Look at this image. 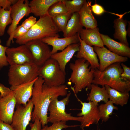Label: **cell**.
I'll return each instance as SVG.
<instances>
[{
    "label": "cell",
    "mask_w": 130,
    "mask_h": 130,
    "mask_svg": "<svg viewBox=\"0 0 130 130\" xmlns=\"http://www.w3.org/2000/svg\"><path fill=\"white\" fill-rule=\"evenodd\" d=\"M79 34L80 39L88 45L91 46L104 47L98 28L82 29Z\"/></svg>",
    "instance_id": "20"
},
{
    "label": "cell",
    "mask_w": 130,
    "mask_h": 130,
    "mask_svg": "<svg viewBox=\"0 0 130 130\" xmlns=\"http://www.w3.org/2000/svg\"><path fill=\"white\" fill-rule=\"evenodd\" d=\"M94 52L98 55L99 60V70L103 71L112 64L117 62L123 63L127 61L128 58L119 55L111 52L104 47H100L94 46Z\"/></svg>",
    "instance_id": "13"
},
{
    "label": "cell",
    "mask_w": 130,
    "mask_h": 130,
    "mask_svg": "<svg viewBox=\"0 0 130 130\" xmlns=\"http://www.w3.org/2000/svg\"><path fill=\"white\" fill-rule=\"evenodd\" d=\"M38 74L44 83L50 87L64 84L65 82L66 73L61 70L57 62L51 58L39 67Z\"/></svg>",
    "instance_id": "6"
},
{
    "label": "cell",
    "mask_w": 130,
    "mask_h": 130,
    "mask_svg": "<svg viewBox=\"0 0 130 130\" xmlns=\"http://www.w3.org/2000/svg\"><path fill=\"white\" fill-rule=\"evenodd\" d=\"M89 63L83 58H78L74 63L69 65L72 70L69 80L74 84L71 88L77 94L85 88L90 89L94 78L95 69L92 68Z\"/></svg>",
    "instance_id": "3"
},
{
    "label": "cell",
    "mask_w": 130,
    "mask_h": 130,
    "mask_svg": "<svg viewBox=\"0 0 130 130\" xmlns=\"http://www.w3.org/2000/svg\"><path fill=\"white\" fill-rule=\"evenodd\" d=\"M71 94V92L68 93L65 98L60 101L58 100V97L52 100L48 108L49 115L48 117V122L53 123L61 121H82V117H74L72 116L71 113H67L65 111L66 106L69 102Z\"/></svg>",
    "instance_id": "7"
},
{
    "label": "cell",
    "mask_w": 130,
    "mask_h": 130,
    "mask_svg": "<svg viewBox=\"0 0 130 130\" xmlns=\"http://www.w3.org/2000/svg\"><path fill=\"white\" fill-rule=\"evenodd\" d=\"M90 89L87 101L98 104L101 101L106 103L109 100V95L104 86L101 87L98 85L92 84Z\"/></svg>",
    "instance_id": "24"
},
{
    "label": "cell",
    "mask_w": 130,
    "mask_h": 130,
    "mask_svg": "<svg viewBox=\"0 0 130 130\" xmlns=\"http://www.w3.org/2000/svg\"><path fill=\"white\" fill-rule=\"evenodd\" d=\"M25 45L32 55L34 63L39 67L51 58L52 54L49 47L40 39L32 40Z\"/></svg>",
    "instance_id": "11"
},
{
    "label": "cell",
    "mask_w": 130,
    "mask_h": 130,
    "mask_svg": "<svg viewBox=\"0 0 130 130\" xmlns=\"http://www.w3.org/2000/svg\"><path fill=\"white\" fill-rule=\"evenodd\" d=\"M72 15L67 12L52 18L56 25L63 33L64 32L67 22Z\"/></svg>",
    "instance_id": "30"
},
{
    "label": "cell",
    "mask_w": 130,
    "mask_h": 130,
    "mask_svg": "<svg viewBox=\"0 0 130 130\" xmlns=\"http://www.w3.org/2000/svg\"><path fill=\"white\" fill-rule=\"evenodd\" d=\"M17 0H0V8H4L6 10H9L12 5L14 4Z\"/></svg>",
    "instance_id": "38"
},
{
    "label": "cell",
    "mask_w": 130,
    "mask_h": 130,
    "mask_svg": "<svg viewBox=\"0 0 130 130\" xmlns=\"http://www.w3.org/2000/svg\"><path fill=\"white\" fill-rule=\"evenodd\" d=\"M121 63H113L103 71H100L98 69H95L92 84L102 86L106 85L119 91L129 92L130 81L121 77V74L123 70Z\"/></svg>",
    "instance_id": "2"
},
{
    "label": "cell",
    "mask_w": 130,
    "mask_h": 130,
    "mask_svg": "<svg viewBox=\"0 0 130 130\" xmlns=\"http://www.w3.org/2000/svg\"><path fill=\"white\" fill-rule=\"evenodd\" d=\"M104 45L108 50L119 55L130 58V48L125 44L115 41L108 35L100 33Z\"/></svg>",
    "instance_id": "19"
},
{
    "label": "cell",
    "mask_w": 130,
    "mask_h": 130,
    "mask_svg": "<svg viewBox=\"0 0 130 130\" xmlns=\"http://www.w3.org/2000/svg\"><path fill=\"white\" fill-rule=\"evenodd\" d=\"M80 45V42L71 44L61 52L52 54L51 58L56 61L61 70L66 73L65 68L67 64L72 58L75 52L79 51Z\"/></svg>",
    "instance_id": "18"
},
{
    "label": "cell",
    "mask_w": 130,
    "mask_h": 130,
    "mask_svg": "<svg viewBox=\"0 0 130 130\" xmlns=\"http://www.w3.org/2000/svg\"><path fill=\"white\" fill-rule=\"evenodd\" d=\"M60 31L52 18L47 15L40 17L27 33L21 38L16 39L15 42L21 45L32 40L41 39L45 37H59L58 33Z\"/></svg>",
    "instance_id": "4"
},
{
    "label": "cell",
    "mask_w": 130,
    "mask_h": 130,
    "mask_svg": "<svg viewBox=\"0 0 130 130\" xmlns=\"http://www.w3.org/2000/svg\"><path fill=\"white\" fill-rule=\"evenodd\" d=\"M79 38L80 45L76 57L78 58L85 59L89 63L92 68L98 69L99 67V60L97 54L94 51L93 47L88 45L82 40L79 34Z\"/></svg>",
    "instance_id": "17"
},
{
    "label": "cell",
    "mask_w": 130,
    "mask_h": 130,
    "mask_svg": "<svg viewBox=\"0 0 130 130\" xmlns=\"http://www.w3.org/2000/svg\"><path fill=\"white\" fill-rule=\"evenodd\" d=\"M124 15L122 14L118 18L115 19L113 22L114 27L115 29L113 37L115 39H117L120 42L129 46L127 36V32L126 26L128 21L123 18Z\"/></svg>",
    "instance_id": "23"
},
{
    "label": "cell",
    "mask_w": 130,
    "mask_h": 130,
    "mask_svg": "<svg viewBox=\"0 0 130 130\" xmlns=\"http://www.w3.org/2000/svg\"><path fill=\"white\" fill-rule=\"evenodd\" d=\"M11 11V8L9 10H6L0 8V36L4 35L6 26L12 22Z\"/></svg>",
    "instance_id": "28"
},
{
    "label": "cell",
    "mask_w": 130,
    "mask_h": 130,
    "mask_svg": "<svg viewBox=\"0 0 130 130\" xmlns=\"http://www.w3.org/2000/svg\"><path fill=\"white\" fill-rule=\"evenodd\" d=\"M29 3L28 0H18L11 6V16L12 21L7 31L9 37L6 41V46L9 47L11 42H14L13 33L19 22L24 17L28 16L31 13Z\"/></svg>",
    "instance_id": "8"
},
{
    "label": "cell",
    "mask_w": 130,
    "mask_h": 130,
    "mask_svg": "<svg viewBox=\"0 0 130 130\" xmlns=\"http://www.w3.org/2000/svg\"><path fill=\"white\" fill-rule=\"evenodd\" d=\"M38 77L30 82L18 85L11 86L10 88L14 93L16 104L26 105L32 96L34 83Z\"/></svg>",
    "instance_id": "15"
},
{
    "label": "cell",
    "mask_w": 130,
    "mask_h": 130,
    "mask_svg": "<svg viewBox=\"0 0 130 130\" xmlns=\"http://www.w3.org/2000/svg\"><path fill=\"white\" fill-rule=\"evenodd\" d=\"M83 27L80 22L78 12L73 13L67 22L63 33L64 37H71L79 33Z\"/></svg>",
    "instance_id": "25"
},
{
    "label": "cell",
    "mask_w": 130,
    "mask_h": 130,
    "mask_svg": "<svg viewBox=\"0 0 130 130\" xmlns=\"http://www.w3.org/2000/svg\"><path fill=\"white\" fill-rule=\"evenodd\" d=\"M58 36L48 37L40 39L48 45L52 46V49L51 51L52 54L57 52L58 51H63L71 44L80 42L78 33L68 37L60 38Z\"/></svg>",
    "instance_id": "16"
},
{
    "label": "cell",
    "mask_w": 130,
    "mask_h": 130,
    "mask_svg": "<svg viewBox=\"0 0 130 130\" xmlns=\"http://www.w3.org/2000/svg\"><path fill=\"white\" fill-rule=\"evenodd\" d=\"M29 30L24 28L21 25L18 26L15 30L13 34V38L18 39L24 36Z\"/></svg>",
    "instance_id": "35"
},
{
    "label": "cell",
    "mask_w": 130,
    "mask_h": 130,
    "mask_svg": "<svg viewBox=\"0 0 130 130\" xmlns=\"http://www.w3.org/2000/svg\"><path fill=\"white\" fill-rule=\"evenodd\" d=\"M66 122L60 121L54 123L51 126H48L46 125L42 127L40 130H62L63 129L69 127H75L78 125H68L66 124Z\"/></svg>",
    "instance_id": "32"
},
{
    "label": "cell",
    "mask_w": 130,
    "mask_h": 130,
    "mask_svg": "<svg viewBox=\"0 0 130 130\" xmlns=\"http://www.w3.org/2000/svg\"><path fill=\"white\" fill-rule=\"evenodd\" d=\"M74 93L82 106L81 112L77 114L78 116L83 117L82 120L81 122V128L83 129L92 124H97L100 119L98 104L90 101L83 102L78 98L76 94Z\"/></svg>",
    "instance_id": "12"
},
{
    "label": "cell",
    "mask_w": 130,
    "mask_h": 130,
    "mask_svg": "<svg viewBox=\"0 0 130 130\" xmlns=\"http://www.w3.org/2000/svg\"><path fill=\"white\" fill-rule=\"evenodd\" d=\"M16 104V101L12 91L3 97L0 95V120L10 124Z\"/></svg>",
    "instance_id": "14"
},
{
    "label": "cell",
    "mask_w": 130,
    "mask_h": 130,
    "mask_svg": "<svg viewBox=\"0 0 130 130\" xmlns=\"http://www.w3.org/2000/svg\"><path fill=\"white\" fill-rule=\"evenodd\" d=\"M78 12L80 22L83 27L85 28H94L97 27V22L93 14L88 1H85Z\"/></svg>",
    "instance_id": "21"
},
{
    "label": "cell",
    "mask_w": 130,
    "mask_h": 130,
    "mask_svg": "<svg viewBox=\"0 0 130 130\" xmlns=\"http://www.w3.org/2000/svg\"><path fill=\"white\" fill-rule=\"evenodd\" d=\"M60 0H33L29 3L31 13L40 17L48 14L50 7Z\"/></svg>",
    "instance_id": "22"
},
{
    "label": "cell",
    "mask_w": 130,
    "mask_h": 130,
    "mask_svg": "<svg viewBox=\"0 0 130 130\" xmlns=\"http://www.w3.org/2000/svg\"><path fill=\"white\" fill-rule=\"evenodd\" d=\"M68 89L65 84L57 86H48L44 83L43 78L39 76L34 83L31 99L34 106L31 115L32 121L38 119L42 127L46 125L48 108L52 100L59 96H66Z\"/></svg>",
    "instance_id": "1"
},
{
    "label": "cell",
    "mask_w": 130,
    "mask_h": 130,
    "mask_svg": "<svg viewBox=\"0 0 130 130\" xmlns=\"http://www.w3.org/2000/svg\"><path fill=\"white\" fill-rule=\"evenodd\" d=\"M1 43L0 39V70L3 67L9 65L6 55V50L8 47L2 46Z\"/></svg>",
    "instance_id": "33"
},
{
    "label": "cell",
    "mask_w": 130,
    "mask_h": 130,
    "mask_svg": "<svg viewBox=\"0 0 130 130\" xmlns=\"http://www.w3.org/2000/svg\"><path fill=\"white\" fill-rule=\"evenodd\" d=\"M6 54L7 62L10 66L34 63L32 55L25 44L16 47H8Z\"/></svg>",
    "instance_id": "10"
},
{
    "label": "cell",
    "mask_w": 130,
    "mask_h": 130,
    "mask_svg": "<svg viewBox=\"0 0 130 130\" xmlns=\"http://www.w3.org/2000/svg\"><path fill=\"white\" fill-rule=\"evenodd\" d=\"M34 107L31 99L25 106L16 104L10 125L13 130H26L31 119Z\"/></svg>",
    "instance_id": "9"
},
{
    "label": "cell",
    "mask_w": 130,
    "mask_h": 130,
    "mask_svg": "<svg viewBox=\"0 0 130 130\" xmlns=\"http://www.w3.org/2000/svg\"><path fill=\"white\" fill-rule=\"evenodd\" d=\"M30 130H40L42 126L41 122L38 119H35L33 123H30Z\"/></svg>",
    "instance_id": "39"
},
{
    "label": "cell",
    "mask_w": 130,
    "mask_h": 130,
    "mask_svg": "<svg viewBox=\"0 0 130 130\" xmlns=\"http://www.w3.org/2000/svg\"><path fill=\"white\" fill-rule=\"evenodd\" d=\"M64 1V0H60L52 5L48 9V15L50 17L53 18L67 12Z\"/></svg>",
    "instance_id": "29"
},
{
    "label": "cell",
    "mask_w": 130,
    "mask_h": 130,
    "mask_svg": "<svg viewBox=\"0 0 130 130\" xmlns=\"http://www.w3.org/2000/svg\"><path fill=\"white\" fill-rule=\"evenodd\" d=\"M39 67L34 63L10 66L8 73L9 84L16 86L32 81L38 77Z\"/></svg>",
    "instance_id": "5"
},
{
    "label": "cell",
    "mask_w": 130,
    "mask_h": 130,
    "mask_svg": "<svg viewBox=\"0 0 130 130\" xmlns=\"http://www.w3.org/2000/svg\"><path fill=\"white\" fill-rule=\"evenodd\" d=\"M10 88L5 86L3 84L0 83V95L3 97L7 95L11 91Z\"/></svg>",
    "instance_id": "40"
},
{
    "label": "cell",
    "mask_w": 130,
    "mask_h": 130,
    "mask_svg": "<svg viewBox=\"0 0 130 130\" xmlns=\"http://www.w3.org/2000/svg\"><path fill=\"white\" fill-rule=\"evenodd\" d=\"M0 130H13L10 124L0 120Z\"/></svg>",
    "instance_id": "41"
},
{
    "label": "cell",
    "mask_w": 130,
    "mask_h": 130,
    "mask_svg": "<svg viewBox=\"0 0 130 130\" xmlns=\"http://www.w3.org/2000/svg\"><path fill=\"white\" fill-rule=\"evenodd\" d=\"M36 18L33 16H31L24 21L21 25L26 29L29 30L37 22Z\"/></svg>",
    "instance_id": "34"
},
{
    "label": "cell",
    "mask_w": 130,
    "mask_h": 130,
    "mask_svg": "<svg viewBox=\"0 0 130 130\" xmlns=\"http://www.w3.org/2000/svg\"><path fill=\"white\" fill-rule=\"evenodd\" d=\"M123 71L121 74L122 78L127 81H130V68L127 66L123 63H121Z\"/></svg>",
    "instance_id": "37"
},
{
    "label": "cell",
    "mask_w": 130,
    "mask_h": 130,
    "mask_svg": "<svg viewBox=\"0 0 130 130\" xmlns=\"http://www.w3.org/2000/svg\"><path fill=\"white\" fill-rule=\"evenodd\" d=\"M100 119L104 122L107 121L109 116L112 114L114 110H118V107L115 106L112 101L109 100L104 104H102L98 106Z\"/></svg>",
    "instance_id": "27"
},
{
    "label": "cell",
    "mask_w": 130,
    "mask_h": 130,
    "mask_svg": "<svg viewBox=\"0 0 130 130\" xmlns=\"http://www.w3.org/2000/svg\"><path fill=\"white\" fill-rule=\"evenodd\" d=\"M104 86L108 93L109 99L113 104L122 106L127 104L129 99V92H121L107 85Z\"/></svg>",
    "instance_id": "26"
},
{
    "label": "cell",
    "mask_w": 130,
    "mask_h": 130,
    "mask_svg": "<svg viewBox=\"0 0 130 130\" xmlns=\"http://www.w3.org/2000/svg\"><path fill=\"white\" fill-rule=\"evenodd\" d=\"M85 0H64L67 12L71 14L78 12L81 9Z\"/></svg>",
    "instance_id": "31"
},
{
    "label": "cell",
    "mask_w": 130,
    "mask_h": 130,
    "mask_svg": "<svg viewBox=\"0 0 130 130\" xmlns=\"http://www.w3.org/2000/svg\"><path fill=\"white\" fill-rule=\"evenodd\" d=\"M89 5L91 6L92 11L96 15H100L103 14L106 11L104 8L100 5L95 3L91 5V2L89 1Z\"/></svg>",
    "instance_id": "36"
}]
</instances>
